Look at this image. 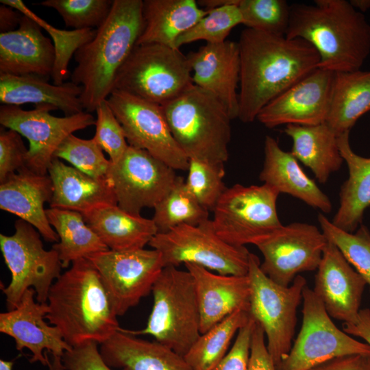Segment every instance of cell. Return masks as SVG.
Segmentation results:
<instances>
[{
	"mask_svg": "<svg viewBox=\"0 0 370 370\" xmlns=\"http://www.w3.org/2000/svg\"><path fill=\"white\" fill-rule=\"evenodd\" d=\"M47 367L49 370H65L61 357L54 355H52V359L49 360Z\"/></svg>",
	"mask_w": 370,
	"mask_h": 370,
	"instance_id": "54",
	"label": "cell"
},
{
	"mask_svg": "<svg viewBox=\"0 0 370 370\" xmlns=\"http://www.w3.org/2000/svg\"><path fill=\"white\" fill-rule=\"evenodd\" d=\"M35 295L34 288L27 289L14 309L0 314V332L14 339L17 350L27 348L32 352L30 362L48 366L47 352L62 357L73 347L56 326L44 320L49 311L47 303L36 301Z\"/></svg>",
	"mask_w": 370,
	"mask_h": 370,
	"instance_id": "19",
	"label": "cell"
},
{
	"mask_svg": "<svg viewBox=\"0 0 370 370\" xmlns=\"http://www.w3.org/2000/svg\"><path fill=\"white\" fill-rule=\"evenodd\" d=\"M151 292L153 304L145 328L124 330L135 336L150 335L184 356L201 335L199 306L191 274L176 267H164Z\"/></svg>",
	"mask_w": 370,
	"mask_h": 370,
	"instance_id": "6",
	"label": "cell"
},
{
	"mask_svg": "<svg viewBox=\"0 0 370 370\" xmlns=\"http://www.w3.org/2000/svg\"><path fill=\"white\" fill-rule=\"evenodd\" d=\"M247 275L251 288L249 314L262 328L267 350L277 367L292 347L297 310L307 282L299 275L288 286L278 284L262 272L260 259L252 253Z\"/></svg>",
	"mask_w": 370,
	"mask_h": 370,
	"instance_id": "9",
	"label": "cell"
},
{
	"mask_svg": "<svg viewBox=\"0 0 370 370\" xmlns=\"http://www.w3.org/2000/svg\"><path fill=\"white\" fill-rule=\"evenodd\" d=\"M0 2L33 19L51 36L55 48V62L51 77L53 79V84L56 85L64 84L69 76L68 66L71 59L80 47L94 38L97 29H58L38 16L21 0H1Z\"/></svg>",
	"mask_w": 370,
	"mask_h": 370,
	"instance_id": "36",
	"label": "cell"
},
{
	"mask_svg": "<svg viewBox=\"0 0 370 370\" xmlns=\"http://www.w3.org/2000/svg\"><path fill=\"white\" fill-rule=\"evenodd\" d=\"M274 188L240 184L227 188L213 210L216 234L234 246L257 245L281 228Z\"/></svg>",
	"mask_w": 370,
	"mask_h": 370,
	"instance_id": "8",
	"label": "cell"
},
{
	"mask_svg": "<svg viewBox=\"0 0 370 370\" xmlns=\"http://www.w3.org/2000/svg\"><path fill=\"white\" fill-rule=\"evenodd\" d=\"M95 112L96 129L92 138L108 154L110 162L116 163L129 147L123 129L106 100L98 105Z\"/></svg>",
	"mask_w": 370,
	"mask_h": 370,
	"instance_id": "44",
	"label": "cell"
},
{
	"mask_svg": "<svg viewBox=\"0 0 370 370\" xmlns=\"http://www.w3.org/2000/svg\"><path fill=\"white\" fill-rule=\"evenodd\" d=\"M264 154V163L259 175L263 184L324 213L331 212L332 203L328 196L306 175L293 155L283 150L270 136L265 137Z\"/></svg>",
	"mask_w": 370,
	"mask_h": 370,
	"instance_id": "25",
	"label": "cell"
},
{
	"mask_svg": "<svg viewBox=\"0 0 370 370\" xmlns=\"http://www.w3.org/2000/svg\"><path fill=\"white\" fill-rule=\"evenodd\" d=\"M284 132L293 141L291 153L309 168L320 183L341 167L338 136L325 123L314 125H287Z\"/></svg>",
	"mask_w": 370,
	"mask_h": 370,
	"instance_id": "32",
	"label": "cell"
},
{
	"mask_svg": "<svg viewBox=\"0 0 370 370\" xmlns=\"http://www.w3.org/2000/svg\"><path fill=\"white\" fill-rule=\"evenodd\" d=\"M149 245L160 253L164 267L190 263L223 275L248 273L251 252L245 246L232 245L222 240L210 219L158 233Z\"/></svg>",
	"mask_w": 370,
	"mask_h": 370,
	"instance_id": "11",
	"label": "cell"
},
{
	"mask_svg": "<svg viewBox=\"0 0 370 370\" xmlns=\"http://www.w3.org/2000/svg\"><path fill=\"white\" fill-rule=\"evenodd\" d=\"M46 214L59 241L53 249L58 254L62 268L73 261L109 249L97 234L87 225L82 213L49 208Z\"/></svg>",
	"mask_w": 370,
	"mask_h": 370,
	"instance_id": "34",
	"label": "cell"
},
{
	"mask_svg": "<svg viewBox=\"0 0 370 370\" xmlns=\"http://www.w3.org/2000/svg\"><path fill=\"white\" fill-rule=\"evenodd\" d=\"M317 219L328 240L336 245L370 288V232L368 228L361 224L355 232H349L334 225L323 214H319Z\"/></svg>",
	"mask_w": 370,
	"mask_h": 370,
	"instance_id": "38",
	"label": "cell"
},
{
	"mask_svg": "<svg viewBox=\"0 0 370 370\" xmlns=\"http://www.w3.org/2000/svg\"><path fill=\"white\" fill-rule=\"evenodd\" d=\"M48 174L53 184L49 202L51 208L84 214L103 206L117 205L113 188L107 178H95L57 158H53Z\"/></svg>",
	"mask_w": 370,
	"mask_h": 370,
	"instance_id": "26",
	"label": "cell"
},
{
	"mask_svg": "<svg viewBox=\"0 0 370 370\" xmlns=\"http://www.w3.org/2000/svg\"><path fill=\"white\" fill-rule=\"evenodd\" d=\"M61 358L65 370H112L103 359L98 344L94 342L73 347Z\"/></svg>",
	"mask_w": 370,
	"mask_h": 370,
	"instance_id": "47",
	"label": "cell"
},
{
	"mask_svg": "<svg viewBox=\"0 0 370 370\" xmlns=\"http://www.w3.org/2000/svg\"><path fill=\"white\" fill-rule=\"evenodd\" d=\"M186 56L193 84L214 95L232 120L238 119L241 71L238 42L226 40L217 44L206 43Z\"/></svg>",
	"mask_w": 370,
	"mask_h": 370,
	"instance_id": "21",
	"label": "cell"
},
{
	"mask_svg": "<svg viewBox=\"0 0 370 370\" xmlns=\"http://www.w3.org/2000/svg\"><path fill=\"white\" fill-rule=\"evenodd\" d=\"M349 132L338 137L341 154L348 168V177L341 187L339 205L332 221L341 230L354 232L362 224L365 211L370 206V157L356 153L349 143Z\"/></svg>",
	"mask_w": 370,
	"mask_h": 370,
	"instance_id": "30",
	"label": "cell"
},
{
	"mask_svg": "<svg viewBox=\"0 0 370 370\" xmlns=\"http://www.w3.org/2000/svg\"><path fill=\"white\" fill-rule=\"evenodd\" d=\"M14 362L13 360H0V370H12Z\"/></svg>",
	"mask_w": 370,
	"mask_h": 370,
	"instance_id": "55",
	"label": "cell"
},
{
	"mask_svg": "<svg viewBox=\"0 0 370 370\" xmlns=\"http://www.w3.org/2000/svg\"><path fill=\"white\" fill-rule=\"evenodd\" d=\"M349 1L355 10L361 13L370 9V0H351Z\"/></svg>",
	"mask_w": 370,
	"mask_h": 370,
	"instance_id": "53",
	"label": "cell"
},
{
	"mask_svg": "<svg viewBox=\"0 0 370 370\" xmlns=\"http://www.w3.org/2000/svg\"><path fill=\"white\" fill-rule=\"evenodd\" d=\"M53 184L47 175L36 173L26 167L0 183V208L34 226L48 242L59 241L50 225L44 205L50 202Z\"/></svg>",
	"mask_w": 370,
	"mask_h": 370,
	"instance_id": "24",
	"label": "cell"
},
{
	"mask_svg": "<svg viewBox=\"0 0 370 370\" xmlns=\"http://www.w3.org/2000/svg\"><path fill=\"white\" fill-rule=\"evenodd\" d=\"M327 243L314 225H283L256 245L263 256L260 269L274 282L288 286L300 273L317 269Z\"/></svg>",
	"mask_w": 370,
	"mask_h": 370,
	"instance_id": "17",
	"label": "cell"
},
{
	"mask_svg": "<svg viewBox=\"0 0 370 370\" xmlns=\"http://www.w3.org/2000/svg\"><path fill=\"white\" fill-rule=\"evenodd\" d=\"M161 106L175 141L188 159L224 164L229 158L232 119L214 95L192 84Z\"/></svg>",
	"mask_w": 370,
	"mask_h": 370,
	"instance_id": "5",
	"label": "cell"
},
{
	"mask_svg": "<svg viewBox=\"0 0 370 370\" xmlns=\"http://www.w3.org/2000/svg\"><path fill=\"white\" fill-rule=\"evenodd\" d=\"M192 84L190 64L180 49L143 44L135 46L119 69L113 90L162 106Z\"/></svg>",
	"mask_w": 370,
	"mask_h": 370,
	"instance_id": "7",
	"label": "cell"
},
{
	"mask_svg": "<svg viewBox=\"0 0 370 370\" xmlns=\"http://www.w3.org/2000/svg\"><path fill=\"white\" fill-rule=\"evenodd\" d=\"M86 258L99 273L119 316L151 291L164 267L160 253L154 249H108Z\"/></svg>",
	"mask_w": 370,
	"mask_h": 370,
	"instance_id": "16",
	"label": "cell"
},
{
	"mask_svg": "<svg viewBox=\"0 0 370 370\" xmlns=\"http://www.w3.org/2000/svg\"><path fill=\"white\" fill-rule=\"evenodd\" d=\"M238 45V119L245 123L254 121L266 105L318 68L319 63L316 49L301 38L245 28Z\"/></svg>",
	"mask_w": 370,
	"mask_h": 370,
	"instance_id": "1",
	"label": "cell"
},
{
	"mask_svg": "<svg viewBox=\"0 0 370 370\" xmlns=\"http://www.w3.org/2000/svg\"><path fill=\"white\" fill-rule=\"evenodd\" d=\"M54 158L64 160L77 169L97 179L107 178L111 163L93 138L83 139L73 134L63 140Z\"/></svg>",
	"mask_w": 370,
	"mask_h": 370,
	"instance_id": "42",
	"label": "cell"
},
{
	"mask_svg": "<svg viewBox=\"0 0 370 370\" xmlns=\"http://www.w3.org/2000/svg\"><path fill=\"white\" fill-rule=\"evenodd\" d=\"M206 14L195 0H144V29L136 45L158 44L175 48L178 37Z\"/></svg>",
	"mask_w": 370,
	"mask_h": 370,
	"instance_id": "31",
	"label": "cell"
},
{
	"mask_svg": "<svg viewBox=\"0 0 370 370\" xmlns=\"http://www.w3.org/2000/svg\"><path fill=\"white\" fill-rule=\"evenodd\" d=\"M143 3L142 0H114L94 38L75 52L77 65L71 79L82 86L80 99L86 112L95 111L112 92L116 75L144 29Z\"/></svg>",
	"mask_w": 370,
	"mask_h": 370,
	"instance_id": "4",
	"label": "cell"
},
{
	"mask_svg": "<svg viewBox=\"0 0 370 370\" xmlns=\"http://www.w3.org/2000/svg\"><path fill=\"white\" fill-rule=\"evenodd\" d=\"M54 62L53 43L33 19L23 15L18 29L0 34V74L49 79Z\"/></svg>",
	"mask_w": 370,
	"mask_h": 370,
	"instance_id": "23",
	"label": "cell"
},
{
	"mask_svg": "<svg viewBox=\"0 0 370 370\" xmlns=\"http://www.w3.org/2000/svg\"><path fill=\"white\" fill-rule=\"evenodd\" d=\"M310 370H370V354H350L329 360Z\"/></svg>",
	"mask_w": 370,
	"mask_h": 370,
	"instance_id": "49",
	"label": "cell"
},
{
	"mask_svg": "<svg viewBox=\"0 0 370 370\" xmlns=\"http://www.w3.org/2000/svg\"><path fill=\"white\" fill-rule=\"evenodd\" d=\"M343 330L350 336L363 339L370 345V309H360L355 323H343Z\"/></svg>",
	"mask_w": 370,
	"mask_h": 370,
	"instance_id": "50",
	"label": "cell"
},
{
	"mask_svg": "<svg viewBox=\"0 0 370 370\" xmlns=\"http://www.w3.org/2000/svg\"><path fill=\"white\" fill-rule=\"evenodd\" d=\"M110 367L122 370H192L184 356L156 341H149L120 328L100 345Z\"/></svg>",
	"mask_w": 370,
	"mask_h": 370,
	"instance_id": "27",
	"label": "cell"
},
{
	"mask_svg": "<svg viewBox=\"0 0 370 370\" xmlns=\"http://www.w3.org/2000/svg\"><path fill=\"white\" fill-rule=\"evenodd\" d=\"M175 171L148 151L129 145L118 162L110 163L107 179L117 205L140 215L145 208H154L172 188L178 177Z\"/></svg>",
	"mask_w": 370,
	"mask_h": 370,
	"instance_id": "15",
	"label": "cell"
},
{
	"mask_svg": "<svg viewBox=\"0 0 370 370\" xmlns=\"http://www.w3.org/2000/svg\"><path fill=\"white\" fill-rule=\"evenodd\" d=\"M28 149L17 132L1 128L0 132V183L24 168Z\"/></svg>",
	"mask_w": 370,
	"mask_h": 370,
	"instance_id": "45",
	"label": "cell"
},
{
	"mask_svg": "<svg viewBox=\"0 0 370 370\" xmlns=\"http://www.w3.org/2000/svg\"><path fill=\"white\" fill-rule=\"evenodd\" d=\"M187 171L185 182L188 188L204 208L213 211L227 188L223 164L189 159Z\"/></svg>",
	"mask_w": 370,
	"mask_h": 370,
	"instance_id": "41",
	"label": "cell"
},
{
	"mask_svg": "<svg viewBox=\"0 0 370 370\" xmlns=\"http://www.w3.org/2000/svg\"><path fill=\"white\" fill-rule=\"evenodd\" d=\"M264 336L262 328L256 322L251 336L247 370H277L267 350Z\"/></svg>",
	"mask_w": 370,
	"mask_h": 370,
	"instance_id": "48",
	"label": "cell"
},
{
	"mask_svg": "<svg viewBox=\"0 0 370 370\" xmlns=\"http://www.w3.org/2000/svg\"><path fill=\"white\" fill-rule=\"evenodd\" d=\"M54 110L56 108L49 104L36 105L31 110L14 105L0 107L1 125L29 141L26 168L40 175L48 174L54 153L66 137L95 124L94 116L86 111L58 117L49 113Z\"/></svg>",
	"mask_w": 370,
	"mask_h": 370,
	"instance_id": "13",
	"label": "cell"
},
{
	"mask_svg": "<svg viewBox=\"0 0 370 370\" xmlns=\"http://www.w3.org/2000/svg\"><path fill=\"white\" fill-rule=\"evenodd\" d=\"M191 274L199 306L200 332L205 333L238 310L249 312L250 282L248 275H223L203 267L184 264Z\"/></svg>",
	"mask_w": 370,
	"mask_h": 370,
	"instance_id": "22",
	"label": "cell"
},
{
	"mask_svg": "<svg viewBox=\"0 0 370 370\" xmlns=\"http://www.w3.org/2000/svg\"><path fill=\"white\" fill-rule=\"evenodd\" d=\"M239 0H199L198 5L204 10L208 11L230 4L238 3Z\"/></svg>",
	"mask_w": 370,
	"mask_h": 370,
	"instance_id": "52",
	"label": "cell"
},
{
	"mask_svg": "<svg viewBox=\"0 0 370 370\" xmlns=\"http://www.w3.org/2000/svg\"><path fill=\"white\" fill-rule=\"evenodd\" d=\"M250 318L249 312L238 310L201 334L184 356L192 370H212L227 354L234 336Z\"/></svg>",
	"mask_w": 370,
	"mask_h": 370,
	"instance_id": "35",
	"label": "cell"
},
{
	"mask_svg": "<svg viewBox=\"0 0 370 370\" xmlns=\"http://www.w3.org/2000/svg\"><path fill=\"white\" fill-rule=\"evenodd\" d=\"M48 79L36 75L0 74V102L14 106L49 104L63 111L65 116L84 111L80 99L82 86L71 81L51 84Z\"/></svg>",
	"mask_w": 370,
	"mask_h": 370,
	"instance_id": "28",
	"label": "cell"
},
{
	"mask_svg": "<svg viewBox=\"0 0 370 370\" xmlns=\"http://www.w3.org/2000/svg\"><path fill=\"white\" fill-rule=\"evenodd\" d=\"M11 236L0 234V248L11 282L2 288L8 310L21 302L25 291L32 288L38 302L45 304L50 288L61 273L62 262L53 249L44 248L38 231L23 219L14 223Z\"/></svg>",
	"mask_w": 370,
	"mask_h": 370,
	"instance_id": "10",
	"label": "cell"
},
{
	"mask_svg": "<svg viewBox=\"0 0 370 370\" xmlns=\"http://www.w3.org/2000/svg\"><path fill=\"white\" fill-rule=\"evenodd\" d=\"M238 6L246 28L286 36L291 14L286 0H240Z\"/></svg>",
	"mask_w": 370,
	"mask_h": 370,
	"instance_id": "40",
	"label": "cell"
},
{
	"mask_svg": "<svg viewBox=\"0 0 370 370\" xmlns=\"http://www.w3.org/2000/svg\"><path fill=\"white\" fill-rule=\"evenodd\" d=\"M293 3L286 37L309 42L319 56L318 68L337 72L360 70L370 53V25L347 0Z\"/></svg>",
	"mask_w": 370,
	"mask_h": 370,
	"instance_id": "3",
	"label": "cell"
},
{
	"mask_svg": "<svg viewBox=\"0 0 370 370\" xmlns=\"http://www.w3.org/2000/svg\"><path fill=\"white\" fill-rule=\"evenodd\" d=\"M370 111V71L335 73L325 123L338 135Z\"/></svg>",
	"mask_w": 370,
	"mask_h": 370,
	"instance_id": "33",
	"label": "cell"
},
{
	"mask_svg": "<svg viewBox=\"0 0 370 370\" xmlns=\"http://www.w3.org/2000/svg\"><path fill=\"white\" fill-rule=\"evenodd\" d=\"M158 233L180 225H197L208 219V211L197 201L185 180L178 176L169 192L154 207L152 218Z\"/></svg>",
	"mask_w": 370,
	"mask_h": 370,
	"instance_id": "37",
	"label": "cell"
},
{
	"mask_svg": "<svg viewBox=\"0 0 370 370\" xmlns=\"http://www.w3.org/2000/svg\"><path fill=\"white\" fill-rule=\"evenodd\" d=\"M302 324L288 355L277 370H310L332 358L370 354V345L340 330L321 300L306 285L303 291Z\"/></svg>",
	"mask_w": 370,
	"mask_h": 370,
	"instance_id": "12",
	"label": "cell"
},
{
	"mask_svg": "<svg viewBox=\"0 0 370 370\" xmlns=\"http://www.w3.org/2000/svg\"><path fill=\"white\" fill-rule=\"evenodd\" d=\"M46 319L72 347L101 344L121 328L112 299L88 258L73 261L52 284Z\"/></svg>",
	"mask_w": 370,
	"mask_h": 370,
	"instance_id": "2",
	"label": "cell"
},
{
	"mask_svg": "<svg viewBox=\"0 0 370 370\" xmlns=\"http://www.w3.org/2000/svg\"><path fill=\"white\" fill-rule=\"evenodd\" d=\"M106 101L130 147L148 151L174 170H188L189 159L175 141L160 105L116 90Z\"/></svg>",
	"mask_w": 370,
	"mask_h": 370,
	"instance_id": "14",
	"label": "cell"
},
{
	"mask_svg": "<svg viewBox=\"0 0 370 370\" xmlns=\"http://www.w3.org/2000/svg\"><path fill=\"white\" fill-rule=\"evenodd\" d=\"M13 8L1 5L0 6V31L1 33L15 30L19 26L23 14Z\"/></svg>",
	"mask_w": 370,
	"mask_h": 370,
	"instance_id": "51",
	"label": "cell"
},
{
	"mask_svg": "<svg viewBox=\"0 0 370 370\" xmlns=\"http://www.w3.org/2000/svg\"><path fill=\"white\" fill-rule=\"evenodd\" d=\"M335 73L317 68L266 105L256 119L268 128L325 122Z\"/></svg>",
	"mask_w": 370,
	"mask_h": 370,
	"instance_id": "18",
	"label": "cell"
},
{
	"mask_svg": "<svg viewBox=\"0 0 370 370\" xmlns=\"http://www.w3.org/2000/svg\"><path fill=\"white\" fill-rule=\"evenodd\" d=\"M114 0H45L38 3L53 8L66 27L98 29L108 18Z\"/></svg>",
	"mask_w": 370,
	"mask_h": 370,
	"instance_id": "43",
	"label": "cell"
},
{
	"mask_svg": "<svg viewBox=\"0 0 370 370\" xmlns=\"http://www.w3.org/2000/svg\"><path fill=\"white\" fill-rule=\"evenodd\" d=\"M87 225L109 249L144 248L158 233L152 219L129 213L118 205H106L82 214Z\"/></svg>",
	"mask_w": 370,
	"mask_h": 370,
	"instance_id": "29",
	"label": "cell"
},
{
	"mask_svg": "<svg viewBox=\"0 0 370 370\" xmlns=\"http://www.w3.org/2000/svg\"><path fill=\"white\" fill-rule=\"evenodd\" d=\"M255 323L251 317L249 321L238 330L235 341L226 356L212 370H247Z\"/></svg>",
	"mask_w": 370,
	"mask_h": 370,
	"instance_id": "46",
	"label": "cell"
},
{
	"mask_svg": "<svg viewBox=\"0 0 370 370\" xmlns=\"http://www.w3.org/2000/svg\"><path fill=\"white\" fill-rule=\"evenodd\" d=\"M317 271L313 291L328 314L343 323H355L367 285L364 278L329 240Z\"/></svg>",
	"mask_w": 370,
	"mask_h": 370,
	"instance_id": "20",
	"label": "cell"
},
{
	"mask_svg": "<svg viewBox=\"0 0 370 370\" xmlns=\"http://www.w3.org/2000/svg\"><path fill=\"white\" fill-rule=\"evenodd\" d=\"M238 3L208 10L194 26L178 37L175 48L198 40L210 44L225 41L232 29L243 23Z\"/></svg>",
	"mask_w": 370,
	"mask_h": 370,
	"instance_id": "39",
	"label": "cell"
}]
</instances>
